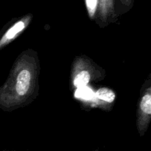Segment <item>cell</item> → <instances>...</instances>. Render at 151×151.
Listing matches in <instances>:
<instances>
[{
    "label": "cell",
    "instance_id": "8992f818",
    "mask_svg": "<svg viewBox=\"0 0 151 151\" xmlns=\"http://www.w3.org/2000/svg\"><path fill=\"white\" fill-rule=\"evenodd\" d=\"M86 3L89 16L92 18L97 10V0H86Z\"/></svg>",
    "mask_w": 151,
    "mask_h": 151
},
{
    "label": "cell",
    "instance_id": "7a4b0ae2",
    "mask_svg": "<svg viewBox=\"0 0 151 151\" xmlns=\"http://www.w3.org/2000/svg\"><path fill=\"white\" fill-rule=\"evenodd\" d=\"M151 116V91L149 87L142 97L139 106L138 125L139 131L145 132L148 126Z\"/></svg>",
    "mask_w": 151,
    "mask_h": 151
},
{
    "label": "cell",
    "instance_id": "3957f363",
    "mask_svg": "<svg viewBox=\"0 0 151 151\" xmlns=\"http://www.w3.org/2000/svg\"><path fill=\"white\" fill-rule=\"evenodd\" d=\"M28 24V20H20L10 27L0 38V50L14 41L26 28Z\"/></svg>",
    "mask_w": 151,
    "mask_h": 151
},
{
    "label": "cell",
    "instance_id": "6da1fadb",
    "mask_svg": "<svg viewBox=\"0 0 151 151\" xmlns=\"http://www.w3.org/2000/svg\"><path fill=\"white\" fill-rule=\"evenodd\" d=\"M33 58L23 55L18 60L8 79L0 88V107H16L24 103L33 93L37 78Z\"/></svg>",
    "mask_w": 151,
    "mask_h": 151
},
{
    "label": "cell",
    "instance_id": "5b68a950",
    "mask_svg": "<svg viewBox=\"0 0 151 151\" xmlns=\"http://www.w3.org/2000/svg\"><path fill=\"white\" fill-rule=\"evenodd\" d=\"M94 96L96 99L106 103H112L116 99V94L114 91L106 87L99 88L96 91Z\"/></svg>",
    "mask_w": 151,
    "mask_h": 151
},
{
    "label": "cell",
    "instance_id": "277c9868",
    "mask_svg": "<svg viewBox=\"0 0 151 151\" xmlns=\"http://www.w3.org/2000/svg\"><path fill=\"white\" fill-rule=\"evenodd\" d=\"M91 72L90 69L86 65L77 63L72 75V83L76 88H81L87 86L91 79Z\"/></svg>",
    "mask_w": 151,
    "mask_h": 151
}]
</instances>
